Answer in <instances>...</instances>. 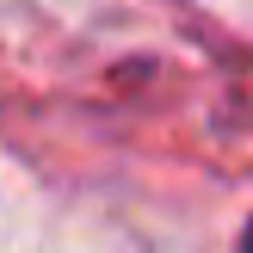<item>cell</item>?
Masks as SVG:
<instances>
[{
    "label": "cell",
    "mask_w": 253,
    "mask_h": 253,
    "mask_svg": "<svg viewBox=\"0 0 253 253\" xmlns=\"http://www.w3.org/2000/svg\"><path fill=\"white\" fill-rule=\"evenodd\" d=\"M241 253H253V222H247V235H241Z\"/></svg>",
    "instance_id": "cell-1"
}]
</instances>
